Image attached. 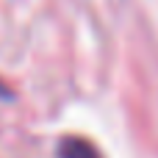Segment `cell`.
I'll return each instance as SVG.
<instances>
[{"mask_svg": "<svg viewBox=\"0 0 158 158\" xmlns=\"http://www.w3.org/2000/svg\"><path fill=\"white\" fill-rule=\"evenodd\" d=\"M58 158H103V156L92 142H86L81 136H64L58 142Z\"/></svg>", "mask_w": 158, "mask_h": 158, "instance_id": "cell-1", "label": "cell"}, {"mask_svg": "<svg viewBox=\"0 0 158 158\" xmlns=\"http://www.w3.org/2000/svg\"><path fill=\"white\" fill-rule=\"evenodd\" d=\"M8 97H11V92H8V86L0 81V100H8Z\"/></svg>", "mask_w": 158, "mask_h": 158, "instance_id": "cell-2", "label": "cell"}]
</instances>
